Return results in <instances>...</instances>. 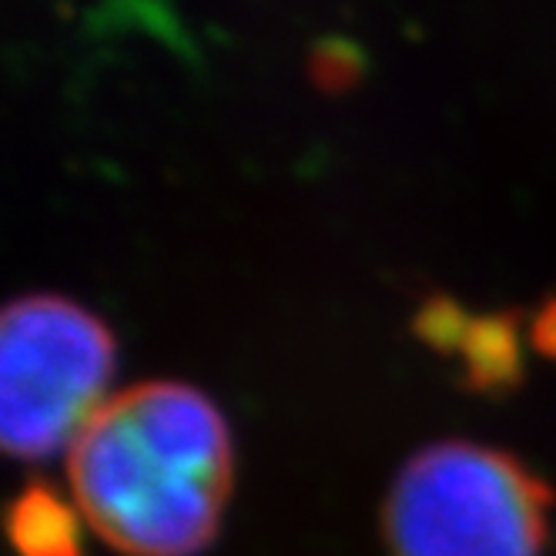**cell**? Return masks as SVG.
Masks as SVG:
<instances>
[{
  "label": "cell",
  "instance_id": "cell-3",
  "mask_svg": "<svg viewBox=\"0 0 556 556\" xmlns=\"http://www.w3.org/2000/svg\"><path fill=\"white\" fill-rule=\"evenodd\" d=\"M111 332L64 295L30 292L0 315V440L11 456L41 459L67 446L101 406Z\"/></svg>",
  "mask_w": 556,
  "mask_h": 556
},
{
  "label": "cell",
  "instance_id": "cell-4",
  "mask_svg": "<svg viewBox=\"0 0 556 556\" xmlns=\"http://www.w3.org/2000/svg\"><path fill=\"white\" fill-rule=\"evenodd\" d=\"M11 540L21 556H77L74 513L41 483H30L11 503Z\"/></svg>",
  "mask_w": 556,
  "mask_h": 556
},
{
  "label": "cell",
  "instance_id": "cell-1",
  "mask_svg": "<svg viewBox=\"0 0 556 556\" xmlns=\"http://www.w3.org/2000/svg\"><path fill=\"white\" fill-rule=\"evenodd\" d=\"M228 476L222 413L178 379H144L108 395L67 443L77 513L128 556H188L205 546Z\"/></svg>",
  "mask_w": 556,
  "mask_h": 556
},
{
  "label": "cell",
  "instance_id": "cell-2",
  "mask_svg": "<svg viewBox=\"0 0 556 556\" xmlns=\"http://www.w3.org/2000/svg\"><path fill=\"white\" fill-rule=\"evenodd\" d=\"M553 493L520 459L466 440L416 450L382 500L392 556H540Z\"/></svg>",
  "mask_w": 556,
  "mask_h": 556
}]
</instances>
